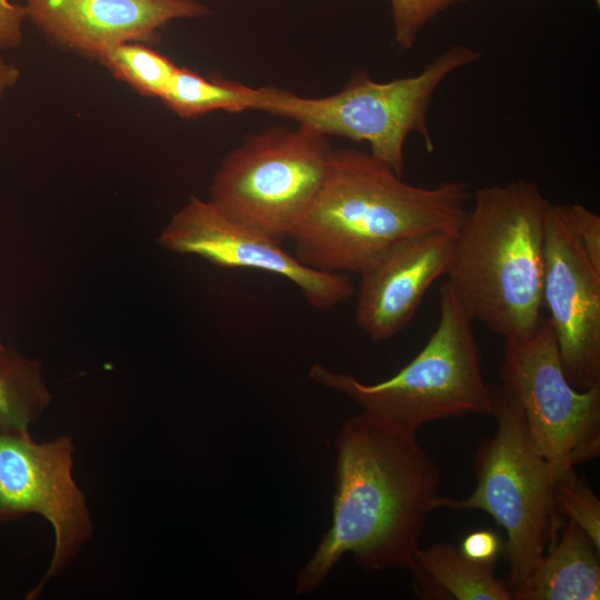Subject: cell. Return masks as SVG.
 <instances>
[{"instance_id": "obj_17", "label": "cell", "mask_w": 600, "mask_h": 600, "mask_svg": "<svg viewBox=\"0 0 600 600\" xmlns=\"http://www.w3.org/2000/svg\"><path fill=\"white\" fill-rule=\"evenodd\" d=\"M259 97L260 88L220 77L207 79L187 68L178 67L160 99L180 117L192 118L217 110H257Z\"/></svg>"}, {"instance_id": "obj_6", "label": "cell", "mask_w": 600, "mask_h": 600, "mask_svg": "<svg viewBox=\"0 0 600 600\" xmlns=\"http://www.w3.org/2000/svg\"><path fill=\"white\" fill-rule=\"evenodd\" d=\"M480 57V51L456 44L417 74L378 82L360 71L341 90L321 98L262 87L258 110L289 118L326 137L367 142L372 156L402 177L404 143L410 134H419L429 152L434 149L428 111L436 90Z\"/></svg>"}, {"instance_id": "obj_18", "label": "cell", "mask_w": 600, "mask_h": 600, "mask_svg": "<svg viewBox=\"0 0 600 600\" xmlns=\"http://www.w3.org/2000/svg\"><path fill=\"white\" fill-rule=\"evenodd\" d=\"M96 59L114 77L148 97L161 98L178 69L167 57L140 42L112 46Z\"/></svg>"}, {"instance_id": "obj_15", "label": "cell", "mask_w": 600, "mask_h": 600, "mask_svg": "<svg viewBox=\"0 0 600 600\" xmlns=\"http://www.w3.org/2000/svg\"><path fill=\"white\" fill-rule=\"evenodd\" d=\"M496 562H479L450 543L416 552L408 569L417 597L426 600H513L507 581L494 576Z\"/></svg>"}, {"instance_id": "obj_5", "label": "cell", "mask_w": 600, "mask_h": 600, "mask_svg": "<svg viewBox=\"0 0 600 600\" xmlns=\"http://www.w3.org/2000/svg\"><path fill=\"white\" fill-rule=\"evenodd\" d=\"M494 434L474 453V490L466 498L437 496L432 509L481 510L506 531L507 579L512 596L528 579L538 560L556 539V474L534 447L517 399L491 384Z\"/></svg>"}, {"instance_id": "obj_13", "label": "cell", "mask_w": 600, "mask_h": 600, "mask_svg": "<svg viewBox=\"0 0 600 600\" xmlns=\"http://www.w3.org/2000/svg\"><path fill=\"white\" fill-rule=\"evenodd\" d=\"M454 234L432 232L407 239L361 276L356 321L371 339L399 333L417 312L431 284L448 269Z\"/></svg>"}, {"instance_id": "obj_12", "label": "cell", "mask_w": 600, "mask_h": 600, "mask_svg": "<svg viewBox=\"0 0 600 600\" xmlns=\"http://www.w3.org/2000/svg\"><path fill=\"white\" fill-rule=\"evenodd\" d=\"M24 7L48 37L93 58L123 42L154 43L171 20L208 13L194 0H26Z\"/></svg>"}, {"instance_id": "obj_21", "label": "cell", "mask_w": 600, "mask_h": 600, "mask_svg": "<svg viewBox=\"0 0 600 600\" xmlns=\"http://www.w3.org/2000/svg\"><path fill=\"white\" fill-rule=\"evenodd\" d=\"M24 6L0 0V50L13 49L22 42V24L27 19Z\"/></svg>"}, {"instance_id": "obj_4", "label": "cell", "mask_w": 600, "mask_h": 600, "mask_svg": "<svg viewBox=\"0 0 600 600\" xmlns=\"http://www.w3.org/2000/svg\"><path fill=\"white\" fill-rule=\"evenodd\" d=\"M440 317L420 352L389 379L364 383L313 364L310 378L341 392L380 423L416 433L427 422L469 414L492 416L491 384L484 381L473 319L446 281Z\"/></svg>"}, {"instance_id": "obj_9", "label": "cell", "mask_w": 600, "mask_h": 600, "mask_svg": "<svg viewBox=\"0 0 600 600\" xmlns=\"http://www.w3.org/2000/svg\"><path fill=\"white\" fill-rule=\"evenodd\" d=\"M158 242L179 254H196L223 268H248L286 278L320 311L350 299L356 288L347 273L304 266L282 242L232 217L211 200L191 197L162 229Z\"/></svg>"}, {"instance_id": "obj_3", "label": "cell", "mask_w": 600, "mask_h": 600, "mask_svg": "<svg viewBox=\"0 0 600 600\" xmlns=\"http://www.w3.org/2000/svg\"><path fill=\"white\" fill-rule=\"evenodd\" d=\"M549 204L524 179L486 186L454 236L447 282L472 319L503 339H528L543 320Z\"/></svg>"}, {"instance_id": "obj_22", "label": "cell", "mask_w": 600, "mask_h": 600, "mask_svg": "<svg viewBox=\"0 0 600 600\" xmlns=\"http://www.w3.org/2000/svg\"><path fill=\"white\" fill-rule=\"evenodd\" d=\"M499 537L490 530H477L467 534L460 546L462 553L479 562H496L500 551Z\"/></svg>"}, {"instance_id": "obj_20", "label": "cell", "mask_w": 600, "mask_h": 600, "mask_svg": "<svg viewBox=\"0 0 600 600\" xmlns=\"http://www.w3.org/2000/svg\"><path fill=\"white\" fill-rule=\"evenodd\" d=\"M460 1L463 0H391L396 43L401 50H410L431 19Z\"/></svg>"}, {"instance_id": "obj_25", "label": "cell", "mask_w": 600, "mask_h": 600, "mask_svg": "<svg viewBox=\"0 0 600 600\" xmlns=\"http://www.w3.org/2000/svg\"><path fill=\"white\" fill-rule=\"evenodd\" d=\"M2 347H3V346H2V343H1V341H0V349H1Z\"/></svg>"}, {"instance_id": "obj_7", "label": "cell", "mask_w": 600, "mask_h": 600, "mask_svg": "<svg viewBox=\"0 0 600 600\" xmlns=\"http://www.w3.org/2000/svg\"><path fill=\"white\" fill-rule=\"evenodd\" d=\"M332 151L328 137L302 124L249 137L223 159L210 200L283 242L319 190Z\"/></svg>"}, {"instance_id": "obj_2", "label": "cell", "mask_w": 600, "mask_h": 600, "mask_svg": "<svg viewBox=\"0 0 600 600\" xmlns=\"http://www.w3.org/2000/svg\"><path fill=\"white\" fill-rule=\"evenodd\" d=\"M470 197L463 181L413 186L370 152L338 149L289 239L304 266L360 274L407 239L456 236Z\"/></svg>"}, {"instance_id": "obj_11", "label": "cell", "mask_w": 600, "mask_h": 600, "mask_svg": "<svg viewBox=\"0 0 600 600\" xmlns=\"http://www.w3.org/2000/svg\"><path fill=\"white\" fill-rule=\"evenodd\" d=\"M542 300L570 384L600 386V262L578 238L564 203L550 202L547 211Z\"/></svg>"}, {"instance_id": "obj_1", "label": "cell", "mask_w": 600, "mask_h": 600, "mask_svg": "<svg viewBox=\"0 0 600 600\" xmlns=\"http://www.w3.org/2000/svg\"><path fill=\"white\" fill-rule=\"evenodd\" d=\"M440 469L416 433L366 412L348 418L336 441L332 523L296 578L313 592L346 553L369 570L408 569L438 496Z\"/></svg>"}, {"instance_id": "obj_10", "label": "cell", "mask_w": 600, "mask_h": 600, "mask_svg": "<svg viewBox=\"0 0 600 600\" xmlns=\"http://www.w3.org/2000/svg\"><path fill=\"white\" fill-rule=\"evenodd\" d=\"M72 452L68 437L37 443L30 434L0 432V523L37 513L56 536L47 573L28 599L40 593L92 531L84 494L72 478Z\"/></svg>"}, {"instance_id": "obj_19", "label": "cell", "mask_w": 600, "mask_h": 600, "mask_svg": "<svg viewBox=\"0 0 600 600\" xmlns=\"http://www.w3.org/2000/svg\"><path fill=\"white\" fill-rule=\"evenodd\" d=\"M553 500L556 509L580 527L600 549V500L576 468L554 477Z\"/></svg>"}, {"instance_id": "obj_8", "label": "cell", "mask_w": 600, "mask_h": 600, "mask_svg": "<svg viewBox=\"0 0 600 600\" xmlns=\"http://www.w3.org/2000/svg\"><path fill=\"white\" fill-rule=\"evenodd\" d=\"M499 376L556 476L600 456V386L577 390L570 384L548 318L528 339H504Z\"/></svg>"}, {"instance_id": "obj_14", "label": "cell", "mask_w": 600, "mask_h": 600, "mask_svg": "<svg viewBox=\"0 0 600 600\" xmlns=\"http://www.w3.org/2000/svg\"><path fill=\"white\" fill-rule=\"evenodd\" d=\"M600 549L568 520L513 600H599Z\"/></svg>"}, {"instance_id": "obj_23", "label": "cell", "mask_w": 600, "mask_h": 600, "mask_svg": "<svg viewBox=\"0 0 600 600\" xmlns=\"http://www.w3.org/2000/svg\"><path fill=\"white\" fill-rule=\"evenodd\" d=\"M20 77L18 68L7 62L0 54V96L13 87Z\"/></svg>"}, {"instance_id": "obj_24", "label": "cell", "mask_w": 600, "mask_h": 600, "mask_svg": "<svg viewBox=\"0 0 600 600\" xmlns=\"http://www.w3.org/2000/svg\"><path fill=\"white\" fill-rule=\"evenodd\" d=\"M597 6H600V0H594Z\"/></svg>"}, {"instance_id": "obj_16", "label": "cell", "mask_w": 600, "mask_h": 600, "mask_svg": "<svg viewBox=\"0 0 600 600\" xmlns=\"http://www.w3.org/2000/svg\"><path fill=\"white\" fill-rule=\"evenodd\" d=\"M51 394L41 363L12 349H0V432L29 434L28 428L49 406Z\"/></svg>"}]
</instances>
